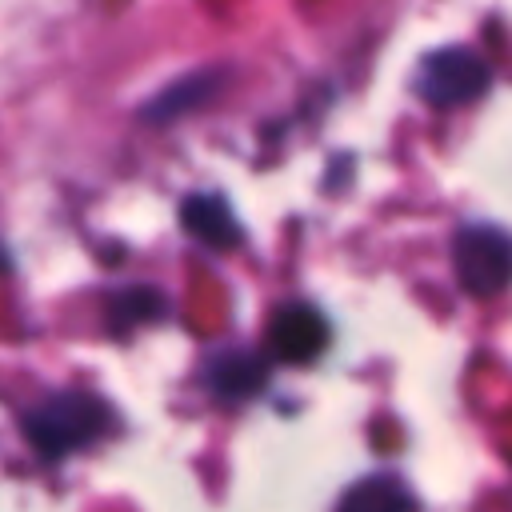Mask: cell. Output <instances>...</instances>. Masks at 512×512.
<instances>
[{
  "instance_id": "277c9868",
  "label": "cell",
  "mask_w": 512,
  "mask_h": 512,
  "mask_svg": "<svg viewBox=\"0 0 512 512\" xmlns=\"http://www.w3.org/2000/svg\"><path fill=\"white\" fill-rule=\"evenodd\" d=\"M328 348V320L312 304H284L268 324V352L284 364H312Z\"/></svg>"
},
{
  "instance_id": "8992f818",
  "label": "cell",
  "mask_w": 512,
  "mask_h": 512,
  "mask_svg": "<svg viewBox=\"0 0 512 512\" xmlns=\"http://www.w3.org/2000/svg\"><path fill=\"white\" fill-rule=\"evenodd\" d=\"M180 228L200 240L204 248H216V252H232L244 244V228H240V216L232 212V204L220 196V192H192L180 200Z\"/></svg>"
},
{
  "instance_id": "30bf717a",
  "label": "cell",
  "mask_w": 512,
  "mask_h": 512,
  "mask_svg": "<svg viewBox=\"0 0 512 512\" xmlns=\"http://www.w3.org/2000/svg\"><path fill=\"white\" fill-rule=\"evenodd\" d=\"M8 268H12V260H8V248L0 244V272H8Z\"/></svg>"
},
{
  "instance_id": "7a4b0ae2",
  "label": "cell",
  "mask_w": 512,
  "mask_h": 512,
  "mask_svg": "<svg viewBox=\"0 0 512 512\" xmlns=\"http://www.w3.org/2000/svg\"><path fill=\"white\" fill-rule=\"evenodd\" d=\"M452 268L468 296H496L512 284V236L496 224H464L452 240Z\"/></svg>"
},
{
  "instance_id": "6da1fadb",
  "label": "cell",
  "mask_w": 512,
  "mask_h": 512,
  "mask_svg": "<svg viewBox=\"0 0 512 512\" xmlns=\"http://www.w3.org/2000/svg\"><path fill=\"white\" fill-rule=\"evenodd\" d=\"M108 428H112V408L84 388L48 392L20 416V432L40 460L76 456L100 436H108Z\"/></svg>"
},
{
  "instance_id": "3957f363",
  "label": "cell",
  "mask_w": 512,
  "mask_h": 512,
  "mask_svg": "<svg viewBox=\"0 0 512 512\" xmlns=\"http://www.w3.org/2000/svg\"><path fill=\"white\" fill-rule=\"evenodd\" d=\"M488 80H492L488 64L476 52H468V48H440V52L420 60L416 92L432 108H456V104L476 100L488 88Z\"/></svg>"
},
{
  "instance_id": "5b68a950",
  "label": "cell",
  "mask_w": 512,
  "mask_h": 512,
  "mask_svg": "<svg viewBox=\"0 0 512 512\" xmlns=\"http://www.w3.org/2000/svg\"><path fill=\"white\" fill-rule=\"evenodd\" d=\"M200 380L216 400L236 404V400L256 396L268 384V360L252 348H220L204 360Z\"/></svg>"
},
{
  "instance_id": "ba28073f",
  "label": "cell",
  "mask_w": 512,
  "mask_h": 512,
  "mask_svg": "<svg viewBox=\"0 0 512 512\" xmlns=\"http://www.w3.org/2000/svg\"><path fill=\"white\" fill-rule=\"evenodd\" d=\"M336 512H416V500H412L404 480H396L388 472H376V476L356 480L340 496Z\"/></svg>"
},
{
  "instance_id": "9c48e42d",
  "label": "cell",
  "mask_w": 512,
  "mask_h": 512,
  "mask_svg": "<svg viewBox=\"0 0 512 512\" xmlns=\"http://www.w3.org/2000/svg\"><path fill=\"white\" fill-rule=\"evenodd\" d=\"M160 316H168V300L156 288H148V284L120 288L108 300V328L112 332H132L140 324H156Z\"/></svg>"
},
{
  "instance_id": "52a82bcc",
  "label": "cell",
  "mask_w": 512,
  "mask_h": 512,
  "mask_svg": "<svg viewBox=\"0 0 512 512\" xmlns=\"http://www.w3.org/2000/svg\"><path fill=\"white\" fill-rule=\"evenodd\" d=\"M220 84H224V72H220V68L188 72V76L172 80L168 88H160L148 104H140V108H136V116H140L144 124H168V120H180L184 112H192V108L208 104V100L220 92Z\"/></svg>"
}]
</instances>
